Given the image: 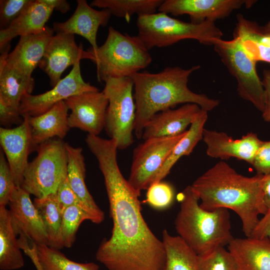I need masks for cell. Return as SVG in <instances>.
Wrapping results in <instances>:
<instances>
[{
	"label": "cell",
	"instance_id": "obj_1",
	"mask_svg": "<svg viewBox=\"0 0 270 270\" xmlns=\"http://www.w3.org/2000/svg\"><path fill=\"white\" fill-rule=\"evenodd\" d=\"M90 149L104 178L113 222L111 236L98 246L96 259L108 270H164L166 254L164 244L142 216L140 194L120 170L116 142L102 139L92 144Z\"/></svg>",
	"mask_w": 270,
	"mask_h": 270
},
{
	"label": "cell",
	"instance_id": "obj_2",
	"mask_svg": "<svg viewBox=\"0 0 270 270\" xmlns=\"http://www.w3.org/2000/svg\"><path fill=\"white\" fill-rule=\"evenodd\" d=\"M263 175L247 176L238 172L224 161H220L198 177L190 186L208 210H231L240 218L242 232L250 236L260 214L267 211L263 197Z\"/></svg>",
	"mask_w": 270,
	"mask_h": 270
},
{
	"label": "cell",
	"instance_id": "obj_3",
	"mask_svg": "<svg viewBox=\"0 0 270 270\" xmlns=\"http://www.w3.org/2000/svg\"><path fill=\"white\" fill-rule=\"evenodd\" d=\"M200 68L198 65L188 69L168 66L158 73L138 72L130 76L136 106L134 133L138 138H142L145 125L158 112L181 104H195L208 112L219 105L218 100L188 88L190 76Z\"/></svg>",
	"mask_w": 270,
	"mask_h": 270
},
{
	"label": "cell",
	"instance_id": "obj_4",
	"mask_svg": "<svg viewBox=\"0 0 270 270\" xmlns=\"http://www.w3.org/2000/svg\"><path fill=\"white\" fill-rule=\"evenodd\" d=\"M174 226L178 236L198 255L228 246L234 238L228 210L203 208L190 186L180 194Z\"/></svg>",
	"mask_w": 270,
	"mask_h": 270
},
{
	"label": "cell",
	"instance_id": "obj_5",
	"mask_svg": "<svg viewBox=\"0 0 270 270\" xmlns=\"http://www.w3.org/2000/svg\"><path fill=\"white\" fill-rule=\"evenodd\" d=\"M100 82L110 78L130 77L148 67L152 62L149 50L138 36L122 34L109 27L104 42L92 52Z\"/></svg>",
	"mask_w": 270,
	"mask_h": 270
},
{
	"label": "cell",
	"instance_id": "obj_6",
	"mask_svg": "<svg viewBox=\"0 0 270 270\" xmlns=\"http://www.w3.org/2000/svg\"><path fill=\"white\" fill-rule=\"evenodd\" d=\"M136 26L138 36L148 50L168 46L186 39L213 46L214 41L224 35L214 22H186L162 12L138 16Z\"/></svg>",
	"mask_w": 270,
	"mask_h": 270
},
{
	"label": "cell",
	"instance_id": "obj_7",
	"mask_svg": "<svg viewBox=\"0 0 270 270\" xmlns=\"http://www.w3.org/2000/svg\"><path fill=\"white\" fill-rule=\"evenodd\" d=\"M62 139L53 138L38 145L36 156L28 163L21 187L36 198L56 192L67 175L68 159Z\"/></svg>",
	"mask_w": 270,
	"mask_h": 270
},
{
	"label": "cell",
	"instance_id": "obj_8",
	"mask_svg": "<svg viewBox=\"0 0 270 270\" xmlns=\"http://www.w3.org/2000/svg\"><path fill=\"white\" fill-rule=\"evenodd\" d=\"M102 92L108 102L104 129L118 148H128L134 142L136 106L132 94L134 82L130 77L110 78Z\"/></svg>",
	"mask_w": 270,
	"mask_h": 270
},
{
	"label": "cell",
	"instance_id": "obj_9",
	"mask_svg": "<svg viewBox=\"0 0 270 270\" xmlns=\"http://www.w3.org/2000/svg\"><path fill=\"white\" fill-rule=\"evenodd\" d=\"M213 46L222 62L236 78L239 96L262 112L264 90L256 72L257 62L250 57L236 37L229 40H215Z\"/></svg>",
	"mask_w": 270,
	"mask_h": 270
},
{
	"label": "cell",
	"instance_id": "obj_10",
	"mask_svg": "<svg viewBox=\"0 0 270 270\" xmlns=\"http://www.w3.org/2000/svg\"><path fill=\"white\" fill-rule=\"evenodd\" d=\"M186 132L176 136L150 138L136 148L128 180L138 194H140L142 190H147L154 183L172 149Z\"/></svg>",
	"mask_w": 270,
	"mask_h": 270
},
{
	"label": "cell",
	"instance_id": "obj_11",
	"mask_svg": "<svg viewBox=\"0 0 270 270\" xmlns=\"http://www.w3.org/2000/svg\"><path fill=\"white\" fill-rule=\"evenodd\" d=\"M99 90L96 86L86 82L81 74L80 61L72 67L69 74L50 90L36 95L26 94L22 98L20 110L22 116L40 115L58 102L84 92Z\"/></svg>",
	"mask_w": 270,
	"mask_h": 270
},
{
	"label": "cell",
	"instance_id": "obj_12",
	"mask_svg": "<svg viewBox=\"0 0 270 270\" xmlns=\"http://www.w3.org/2000/svg\"><path fill=\"white\" fill-rule=\"evenodd\" d=\"M82 59L92 61V52L89 50H84L82 44L78 46L74 34L58 32L51 38L38 66L48 76L50 84L54 87L68 67Z\"/></svg>",
	"mask_w": 270,
	"mask_h": 270
},
{
	"label": "cell",
	"instance_id": "obj_13",
	"mask_svg": "<svg viewBox=\"0 0 270 270\" xmlns=\"http://www.w3.org/2000/svg\"><path fill=\"white\" fill-rule=\"evenodd\" d=\"M64 101L70 110L68 118L70 128L95 136L104 128L108 102L102 91L84 92Z\"/></svg>",
	"mask_w": 270,
	"mask_h": 270
},
{
	"label": "cell",
	"instance_id": "obj_14",
	"mask_svg": "<svg viewBox=\"0 0 270 270\" xmlns=\"http://www.w3.org/2000/svg\"><path fill=\"white\" fill-rule=\"evenodd\" d=\"M252 0H165L159 7L160 12L174 16L188 14L192 22H214L228 16L234 10L244 6L251 7Z\"/></svg>",
	"mask_w": 270,
	"mask_h": 270
},
{
	"label": "cell",
	"instance_id": "obj_15",
	"mask_svg": "<svg viewBox=\"0 0 270 270\" xmlns=\"http://www.w3.org/2000/svg\"><path fill=\"white\" fill-rule=\"evenodd\" d=\"M22 124L14 128H0V144L3 150L14 182L21 186L26 170L28 164V156L36 150L32 140L26 116H22Z\"/></svg>",
	"mask_w": 270,
	"mask_h": 270
},
{
	"label": "cell",
	"instance_id": "obj_16",
	"mask_svg": "<svg viewBox=\"0 0 270 270\" xmlns=\"http://www.w3.org/2000/svg\"><path fill=\"white\" fill-rule=\"evenodd\" d=\"M8 206L16 234H24L36 244L48 246L44 226L38 211L30 198V194L21 186H16Z\"/></svg>",
	"mask_w": 270,
	"mask_h": 270
},
{
	"label": "cell",
	"instance_id": "obj_17",
	"mask_svg": "<svg viewBox=\"0 0 270 270\" xmlns=\"http://www.w3.org/2000/svg\"><path fill=\"white\" fill-rule=\"evenodd\" d=\"M202 140L206 144V154L209 156L221 160L234 158L250 164L262 141L253 132L234 140L224 132L205 128Z\"/></svg>",
	"mask_w": 270,
	"mask_h": 270
},
{
	"label": "cell",
	"instance_id": "obj_18",
	"mask_svg": "<svg viewBox=\"0 0 270 270\" xmlns=\"http://www.w3.org/2000/svg\"><path fill=\"white\" fill-rule=\"evenodd\" d=\"M111 15L107 10H96L86 0H78L72 15L64 22H54L52 28L56 33L78 34L84 37L91 44V50L96 52L99 47L96 43L98 28L108 24Z\"/></svg>",
	"mask_w": 270,
	"mask_h": 270
},
{
	"label": "cell",
	"instance_id": "obj_19",
	"mask_svg": "<svg viewBox=\"0 0 270 270\" xmlns=\"http://www.w3.org/2000/svg\"><path fill=\"white\" fill-rule=\"evenodd\" d=\"M203 110L196 104L188 103L158 112L145 125L142 138L145 140L179 136L187 130Z\"/></svg>",
	"mask_w": 270,
	"mask_h": 270
},
{
	"label": "cell",
	"instance_id": "obj_20",
	"mask_svg": "<svg viewBox=\"0 0 270 270\" xmlns=\"http://www.w3.org/2000/svg\"><path fill=\"white\" fill-rule=\"evenodd\" d=\"M54 32L52 28L46 26L40 32L20 36L6 58L7 64L20 74L32 76L44 57Z\"/></svg>",
	"mask_w": 270,
	"mask_h": 270
},
{
	"label": "cell",
	"instance_id": "obj_21",
	"mask_svg": "<svg viewBox=\"0 0 270 270\" xmlns=\"http://www.w3.org/2000/svg\"><path fill=\"white\" fill-rule=\"evenodd\" d=\"M238 270H270V238H234L228 245Z\"/></svg>",
	"mask_w": 270,
	"mask_h": 270
},
{
	"label": "cell",
	"instance_id": "obj_22",
	"mask_svg": "<svg viewBox=\"0 0 270 270\" xmlns=\"http://www.w3.org/2000/svg\"><path fill=\"white\" fill-rule=\"evenodd\" d=\"M68 110L64 101H62L40 115H24L27 117L32 140L36 146L53 138L63 139L66 136L70 128Z\"/></svg>",
	"mask_w": 270,
	"mask_h": 270
},
{
	"label": "cell",
	"instance_id": "obj_23",
	"mask_svg": "<svg viewBox=\"0 0 270 270\" xmlns=\"http://www.w3.org/2000/svg\"><path fill=\"white\" fill-rule=\"evenodd\" d=\"M54 10L42 0H32L26 9L6 28L0 30V50L18 36L41 32Z\"/></svg>",
	"mask_w": 270,
	"mask_h": 270
},
{
	"label": "cell",
	"instance_id": "obj_24",
	"mask_svg": "<svg viewBox=\"0 0 270 270\" xmlns=\"http://www.w3.org/2000/svg\"><path fill=\"white\" fill-rule=\"evenodd\" d=\"M67 154V177L70 184L80 201L87 208L96 224L101 223L104 220L103 211L98 206L89 192L86 186V165L82 148L74 147L66 142Z\"/></svg>",
	"mask_w": 270,
	"mask_h": 270
},
{
	"label": "cell",
	"instance_id": "obj_25",
	"mask_svg": "<svg viewBox=\"0 0 270 270\" xmlns=\"http://www.w3.org/2000/svg\"><path fill=\"white\" fill-rule=\"evenodd\" d=\"M10 47L8 44L0 50V98L20 109L22 98L32 93L35 82L32 76L20 74L7 64Z\"/></svg>",
	"mask_w": 270,
	"mask_h": 270
},
{
	"label": "cell",
	"instance_id": "obj_26",
	"mask_svg": "<svg viewBox=\"0 0 270 270\" xmlns=\"http://www.w3.org/2000/svg\"><path fill=\"white\" fill-rule=\"evenodd\" d=\"M234 37L238 38L248 54L256 62L270 63V36L262 26L246 18L242 14L236 16Z\"/></svg>",
	"mask_w": 270,
	"mask_h": 270
},
{
	"label": "cell",
	"instance_id": "obj_27",
	"mask_svg": "<svg viewBox=\"0 0 270 270\" xmlns=\"http://www.w3.org/2000/svg\"><path fill=\"white\" fill-rule=\"evenodd\" d=\"M14 229L10 214L6 206H0V269L22 268L24 259Z\"/></svg>",
	"mask_w": 270,
	"mask_h": 270
},
{
	"label": "cell",
	"instance_id": "obj_28",
	"mask_svg": "<svg viewBox=\"0 0 270 270\" xmlns=\"http://www.w3.org/2000/svg\"><path fill=\"white\" fill-rule=\"evenodd\" d=\"M34 204L44 226L48 238V246L58 250L64 248L61 236L62 210L56 192L41 198H35Z\"/></svg>",
	"mask_w": 270,
	"mask_h": 270
},
{
	"label": "cell",
	"instance_id": "obj_29",
	"mask_svg": "<svg viewBox=\"0 0 270 270\" xmlns=\"http://www.w3.org/2000/svg\"><path fill=\"white\" fill-rule=\"evenodd\" d=\"M208 112L203 110L192 124L183 137L176 144L156 176L154 183L162 180L173 166L182 156L189 155L202 138L204 124L208 120ZM153 183V184H154Z\"/></svg>",
	"mask_w": 270,
	"mask_h": 270
},
{
	"label": "cell",
	"instance_id": "obj_30",
	"mask_svg": "<svg viewBox=\"0 0 270 270\" xmlns=\"http://www.w3.org/2000/svg\"><path fill=\"white\" fill-rule=\"evenodd\" d=\"M166 254L164 270H200L198 255L178 236L162 232Z\"/></svg>",
	"mask_w": 270,
	"mask_h": 270
},
{
	"label": "cell",
	"instance_id": "obj_31",
	"mask_svg": "<svg viewBox=\"0 0 270 270\" xmlns=\"http://www.w3.org/2000/svg\"><path fill=\"white\" fill-rule=\"evenodd\" d=\"M162 0H94L90 6L108 10L111 14L128 22L134 14L138 16L155 13Z\"/></svg>",
	"mask_w": 270,
	"mask_h": 270
},
{
	"label": "cell",
	"instance_id": "obj_32",
	"mask_svg": "<svg viewBox=\"0 0 270 270\" xmlns=\"http://www.w3.org/2000/svg\"><path fill=\"white\" fill-rule=\"evenodd\" d=\"M37 256L43 270H99L94 262L79 263L68 258L60 250L36 244Z\"/></svg>",
	"mask_w": 270,
	"mask_h": 270
},
{
	"label": "cell",
	"instance_id": "obj_33",
	"mask_svg": "<svg viewBox=\"0 0 270 270\" xmlns=\"http://www.w3.org/2000/svg\"><path fill=\"white\" fill-rule=\"evenodd\" d=\"M92 222L90 215L82 208L71 206L65 208L62 214L61 236L64 247L71 248L76 238L78 228L84 220Z\"/></svg>",
	"mask_w": 270,
	"mask_h": 270
},
{
	"label": "cell",
	"instance_id": "obj_34",
	"mask_svg": "<svg viewBox=\"0 0 270 270\" xmlns=\"http://www.w3.org/2000/svg\"><path fill=\"white\" fill-rule=\"evenodd\" d=\"M198 260L200 270H238L233 256L224 246L198 255Z\"/></svg>",
	"mask_w": 270,
	"mask_h": 270
},
{
	"label": "cell",
	"instance_id": "obj_35",
	"mask_svg": "<svg viewBox=\"0 0 270 270\" xmlns=\"http://www.w3.org/2000/svg\"><path fill=\"white\" fill-rule=\"evenodd\" d=\"M174 198V191L172 185L161 180L148 187L144 202L155 209L164 210L172 204Z\"/></svg>",
	"mask_w": 270,
	"mask_h": 270
},
{
	"label": "cell",
	"instance_id": "obj_36",
	"mask_svg": "<svg viewBox=\"0 0 270 270\" xmlns=\"http://www.w3.org/2000/svg\"><path fill=\"white\" fill-rule=\"evenodd\" d=\"M32 0H0V28L8 27L30 6Z\"/></svg>",
	"mask_w": 270,
	"mask_h": 270
},
{
	"label": "cell",
	"instance_id": "obj_37",
	"mask_svg": "<svg viewBox=\"0 0 270 270\" xmlns=\"http://www.w3.org/2000/svg\"><path fill=\"white\" fill-rule=\"evenodd\" d=\"M16 187L3 150H0V206L8 205Z\"/></svg>",
	"mask_w": 270,
	"mask_h": 270
},
{
	"label": "cell",
	"instance_id": "obj_38",
	"mask_svg": "<svg viewBox=\"0 0 270 270\" xmlns=\"http://www.w3.org/2000/svg\"><path fill=\"white\" fill-rule=\"evenodd\" d=\"M56 194L62 212L65 208L68 206H78L86 211L90 215L92 222L93 219L92 215L87 208L72 190L68 182L67 175L63 178L61 180L58 186Z\"/></svg>",
	"mask_w": 270,
	"mask_h": 270
},
{
	"label": "cell",
	"instance_id": "obj_39",
	"mask_svg": "<svg viewBox=\"0 0 270 270\" xmlns=\"http://www.w3.org/2000/svg\"><path fill=\"white\" fill-rule=\"evenodd\" d=\"M24 118L20 109L10 104L0 98V124L1 127L10 128L14 124H22Z\"/></svg>",
	"mask_w": 270,
	"mask_h": 270
},
{
	"label": "cell",
	"instance_id": "obj_40",
	"mask_svg": "<svg viewBox=\"0 0 270 270\" xmlns=\"http://www.w3.org/2000/svg\"><path fill=\"white\" fill-rule=\"evenodd\" d=\"M256 174L270 172V140L262 141L251 164Z\"/></svg>",
	"mask_w": 270,
	"mask_h": 270
},
{
	"label": "cell",
	"instance_id": "obj_41",
	"mask_svg": "<svg viewBox=\"0 0 270 270\" xmlns=\"http://www.w3.org/2000/svg\"><path fill=\"white\" fill-rule=\"evenodd\" d=\"M262 84L264 90V105L262 118L264 121L270 122V69L262 72Z\"/></svg>",
	"mask_w": 270,
	"mask_h": 270
},
{
	"label": "cell",
	"instance_id": "obj_42",
	"mask_svg": "<svg viewBox=\"0 0 270 270\" xmlns=\"http://www.w3.org/2000/svg\"><path fill=\"white\" fill-rule=\"evenodd\" d=\"M250 236L267 237L270 238V208L260 219L259 222Z\"/></svg>",
	"mask_w": 270,
	"mask_h": 270
},
{
	"label": "cell",
	"instance_id": "obj_43",
	"mask_svg": "<svg viewBox=\"0 0 270 270\" xmlns=\"http://www.w3.org/2000/svg\"><path fill=\"white\" fill-rule=\"evenodd\" d=\"M20 248L31 259L36 270H43L38 260L35 244H30L28 241L24 240L20 243Z\"/></svg>",
	"mask_w": 270,
	"mask_h": 270
},
{
	"label": "cell",
	"instance_id": "obj_44",
	"mask_svg": "<svg viewBox=\"0 0 270 270\" xmlns=\"http://www.w3.org/2000/svg\"><path fill=\"white\" fill-rule=\"evenodd\" d=\"M42 1L54 10H58L62 14L68 12L70 8L69 3L66 0H42Z\"/></svg>",
	"mask_w": 270,
	"mask_h": 270
},
{
	"label": "cell",
	"instance_id": "obj_45",
	"mask_svg": "<svg viewBox=\"0 0 270 270\" xmlns=\"http://www.w3.org/2000/svg\"><path fill=\"white\" fill-rule=\"evenodd\" d=\"M262 190L264 204L268 210L270 208V172L263 175Z\"/></svg>",
	"mask_w": 270,
	"mask_h": 270
},
{
	"label": "cell",
	"instance_id": "obj_46",
	"mask_svg": "<svg viewBox=\"0 0 270 270\" xmlns=\"http://www.w3.org/2000/svg\"><path fill=\"white\" fill-rule=\"evenodd\" d=\"M263 27L264 32L270 36V21L268 22Z\"/></svg>",
	"mask_w": 270,
	"mask_h": 270
}]
</instances>
